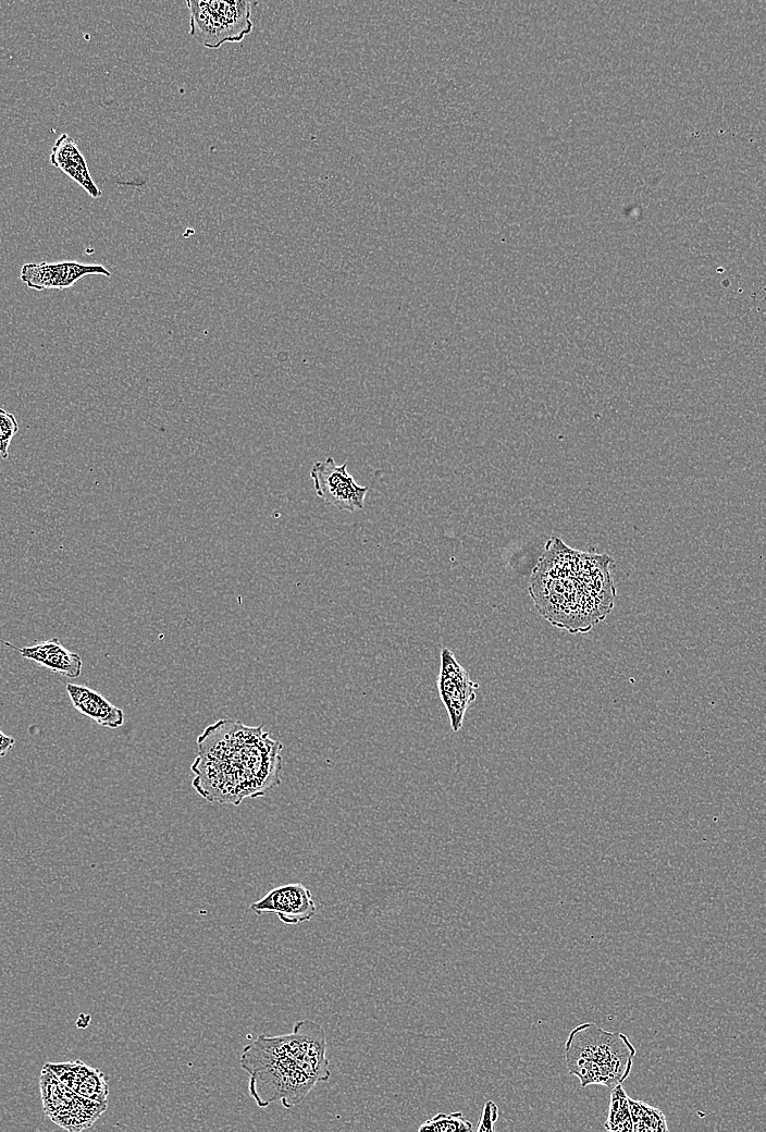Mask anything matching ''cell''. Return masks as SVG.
I'll return each mask as SVG.
<instances>
[{"label": "cell", "instance_id": "6da1fadb", "mask_svg": "<svg viewBox=\"0 0 766 1132\" xmlns=\"http://www.w3.org/2000/svg\"><path fill=\"white\" fill-rule=\"evenodd\" d=\"M197 746L192 784L209 802L238 805L281 783L283 745L263 731L262 725L222 718L205 728Z\"/></svg>", "mask_w": 766, "mask_h": 1132}, {"label": "cell", "instance_id": "7a4b0ae2", "mask_svg": "<svg viewBox=\"0 0 766 1132\" xmlns=\"http://www.w3.org/2000/svg\"><path fill=\"white\" fill-rule=\"evenodd\" d=\"M607 554L577 551L551 538L534 566L529 593L539 613L553 626L585 633L610 613L616 588Z\"/></svg>", "mask_w": 766, "mask_h": 1132}, {"label": "cell", "instance_id": "3957f363", "mask_svg": "<svg viewBox=\"0 0 766 1132\" xmlns=\"http://www.w3.org/2000/svg\"><path fill=\"white\" fill-rule=\"evenodd\" d=\"M240 1067L249 1074V1093L260 1108L275 1102L293 1108L317 1083L299 1066L285 1034L259 1035L243 1048Z\"/></svg>", "mask_w": 766, "mask_h": 1132}, {"label": "cell", "instance_id": "277c9868", "mask_svg": "<svg viewBox=\"0 0 766 1132\" xmlns=\"http://www.w3.org/2000/svg\"><path fill=\"white\" fill-rule=\"evenodd\" d=\"M635 1047L621 1032L585 1022L573 1028L565 1042L566 1066L581 1087L601 1084L613 1088L629 1076Z\"/></svg>", "mask_w": 766, "mask_h": 1132}, {"label": "cell", "instance_id": "5b68a950", "mask_svg": "<svg viewBox=\"0 0 766 1132\" xmlns=\"http://www.w3.org/2000/svg\"><path fill=\"white\" fill-rule=\"evenodd\" d=\"M189 34L200 45L219 49L242 41L252 32L251 4L246 0H186Z\"/></svg>", "mask_w": 766, "mask_h": 1132}, {"label": "cell", "instance_id": "8992f818", "mask_svg": "<svg viewBox=\"0 0 766 1132\" xmlns=\"http://www.w3.org/2000/svg\"><path fill=\"white\" fill-rule=\"evenodd\" d=\"M317 495L339 510L356 512L365 507L368 487L359 485L347 471V464L336 465L332 457L317 462L310 469Z\"/></svg>", "mask_w": 766, "mask_h": 1132}, {"label": "cell", "instance_id": "52a82bcc", "mask_svg": "<svg viewBox=\"0 0 766 1132\" xmlns=\"http://www.w3.org/2000/svg\"><path fill=\"white\" fill-rule=\"evenodd\" d=\"M478 688L479 684L470 678L469 673L459 664L455 654L449 649L443 648L437 690L455 733L462 727L466 711L474 701Z\"/></svg>", "mask_w": 766, "mask_h": 1132}, {"label": "cell", "instance_id": "ba28073f", "mask_svg": "<svg viewBox=\"0 0 766 1132\" xmlns=\"http://www.w3.org/2000/svg\"><path fill=\"white\" fill-rule=\"evenodd\" d=\"M88 275L111 276V272L99 263H82L76 260L58 262L42 261L25 263L20 273L21 281L29 288L44 291L72 287Z\"/></svg>", "mask_w": 766, "mask_h": 1132}, {"label": "cell", "instance_id": "9c48e42d", "mask_svg": "<svg viewBox=\"0 0 766 1132\" xmlns=\"http://www.w3.org/2000/svg\"><path fill=\"white\" fill-rule=\"evenodd\" d=\"M288 1047L301 1069L316 1082L331 1076L326 1058V1039L320 1024L309 1019L296 1021L293 1031L285 1034Z\"/></svg>", "mask_w": 766, "mask_h": 1132}, {"label": "cell", "instance_id": "30bf717a", "mask_svg": "<svg viewBox=\"0 0 766 1132\" xmlns=\"http://www.w3.org/2000/svg\"><path fill=\"white\" fill-rule=\"evenodd\" d=\"M250 909L258 915L274 913L284 924L295 925L311 920L316 903L305 885L292 883L271 889L252 902Z\"/></svg>", "mask_w": 766, "mask_h": 1132}, {"label": "cell", "instance_id": "8fae6325", "mask_svg": "<svg viewBox=\"0 0 766 1132\" xmlns=\"http://www.w3.org/2000/svg\"><path fill=\"white\" fill-rule=\"evenodd\" d=\"M55 1076L76 1094L96 1102H107L109 1095L108 1081L102 1071L92 1068L82 1060L44 1065Z\"/></svg>", "mask_w": 766, "mask_h": 1132}, {"label": "cell", "instance_id": "7c38bea8", "mask_svg": "<svg viewBox=\"0 0 766 1132\" xmlns=\"http://www.w3.org/2000/svg\"><path fill=\"white\" fill-rule=\"evenodd\" d=\"M49 160L53 167L71 177L90 197L97 199L102 196L90 175L84 155L71 136L62 134L58 137L51 148Z\"/></svg>", "mask_w": 766, "mask_h": 1132}, {"label": "cell", "instance_id": "4fadbf2b", "mask_svg": "<svg viewBox=\"0 0 766 1132\" xmlns=\"http://www.w3.org/2000/svg\"><path fill=\"white\" fill-rule=\"evenodd\" d=\"M66 692L73 706L100 726L119 728L124 724V712L99 692L82 685L69 682Z\"/></svg>", "mask_w": 766, "mask_h": 1132}, {"label": "cell", "instance_id": "5bb4252c", "mask_svg": "<svg viewBox=\"0 0 766 1132\" xmlns=\"http://www.w3.org/2000/svg\"><path fill=\"white\" fill-rule=\"evenodd\" d=\"M108 1102H96L77 1096L72 1108L52 1121L69 1131H81L90 1128L107 1109Z\"/></svg>", "mask_w": 766, "mask_h": 1132}, {"label": "cell", "instance_id": "9a60e30c", "mask_svg": "<svg viewBox=\"0 0 766 1132\" xmlns=\"http://www.w3.org/2000/svg\"><path fill=\"white\" fill-rule=\"evenodd\" d=\"M629 1110L633 1131L637 1132H664L668 1131L664 1112L642 1100L628 1096Z\"/></svg>", "mask_w": 766, "mask_h": 1132}, {"label": "cell", "instance_id": "2e32d148", "mask_svg": "<svg viewBox=\"0 0 766 1132\" xmlns=\"http://www.w3.org/2000/svg\"><path fill=\"white\" fill-rule=\"evenodd\" d=\"M604 1127L614 1132L633 1131L628 1095L621 1084L611 1088L608 1113Z\"/></svg>", "mask_w": 766, "mask_h": 1132}, {"label": "cell", "instance_id": "e0dca14e", "mask_svg": "<svg viewBox=\"0 0 766 1132\" xmlns=\"http://www.w3.org/2000/svg\"><path fill=\"white\" fill-rule=\"evenodd\" d=\"M42 666L65 677L77 678L82 673L83 661L81 655L61 644L50 654Z\"/></svg>", "mask_w": 766, "mask_h": 1132}, {"label": "cell", "instance_id": "ac0fdd59", "mask_svg": "<svg viewBox=\"0 0 766 1132\" xmlns=\"http://www.w3.org/2000/svg\"><path fill=\"white\" fill-rule=\"evenodd\" d=\"M472 1123L467 1120L461 1111L450 1113L438 1112L420 1124L418 1131L431 1132H461L473 1131Z\"/></svg>", "mask_w": 766, "mask_h": 1132}, {"label": "cell", "instance_id": "d6986e66", "mask_svg": "<svg viewBox=\"0 0 766 1132\" xmlns=\"http://www.w3.org/2000/svg\"><path fill=\"white\" fill-rule=\"evenodd\" d=\"M17 431L18 423L15 416L0 408V454L2 458L5 459L9 456V445Z\"/></svg>", "mask_w": 766, "mask_h": 1132}, {"label": "cell", "instance_id": "ffe728a7", "mask_svg": "<svg viewBox=\"0 0 766 1132\" xmlns=\"http://www.w3.org/2000/svg\"><path fill=\"white\" fill-rule=\"evenodd\" d=\"M498 1119V1107L493 1100H487L482 1109V1113L479 1123L475 1128L477 1132H492L494 1131V1123Z\"/></svg>", "mask_w": 766, "mask_h": 1132}, {"label": "cell", "instance_id": "44dd1931", "mask_svg": "<svg viewBox=\"0 0 766 1132\" xmlns=\"http://www.w3.org/2000/svg\"><path fill=\"white\" fill-rule=\"evenodd\" d=\"M14 745L15 739L11 736L3 734L0 730V758L5 756L11 751Z\"/></svg>", "mask_w": 766, "mask_h": 1132}]
</instances>
